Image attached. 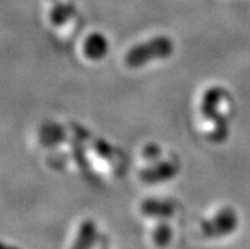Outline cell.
Returning a JSON list of instances; mask_svg holds the SVG:
<instances>
[{"label": "cell", "mask_w": 250, "mask_h": 249, "mask_svg": "<svg viewBox=\"0 0 250 249\" xmlns=\"http://www.w3.org/2000/svg\"><path fill=\"white\" fill-rule=\"evenodd\" d=\"M174 42L168 36H156L149 41L135 45L125 55V64L131 69H139L155 60H164L174 54Z\"/></svg>", "instance_id": "6da1fadb"}, {"label": "cell", "mask_w": 250, "mask_h": 249, "mask_svg": "<svg viewBox=\"0 0 250 249\" xmlns=\"http://www.w3.org/2000/svg\"><path fill=\"white\" fill-rule=\"evenodd\" d=\"M239 226V215L232 207L221 208L212 218L203 220L200 225L201 234L207 239L228 237Z\"/></svg>", "instance_id": "7a4b0ae2"}, {"label": "cell", "mask_w": 250, "mask_h": 249, "mask_svg": "<svg viewBox=\"0 0 250 249\" xmlns=\"http://www.w3.org/2000/svg\"><path fill=\"white\" fill-rule=\"evenodd\" d=\"M224 95V91L219 87H211L203 93L202 103H201V111L202 114L206 117L207 121L215 123L216 133L213 134V139L217 142L225 141L228 137L229 130L228 123L225 118L220 114L219 104Z\"/></svg>", "instance_id": "3957f363"}, {"label": "cell", "mask_w": 250, "mask_h": 249, "mask_svg": "<svg viewBox=\"0 0 250 249\" xmlns=\"http://www.w3.org/2000/svg\"><path fill=\"white\" fill-rule=\"evenodd\" d=\"M178 172L179 169L174 163L167 160H156L150 167L140 172V180L147 184H156V183L168 182V181L173 180L178 174Z\"/></svg>", "instance_id": "277c9868"}, {"label": "cell", "mask_w": 250, "mask_h": 249, "mask_svg": "<svg viewBox=\"0 0 250 249\" xmlns=\"http://www.w3.org/2000/svg\"><path fill=\"white\" fill-rule=\"evenodd\" d=\"M109 51V42L103 33L93 32L84 40L83 52L89 60L99 61L104 59Z\"/></svg>", "instance_id": "5b68a950"}, {"label": "cell", "mask_w": 250, "mask_h": 249, "mask_svg": "<svg viewBox=\"0 0 250 249\" xmlns=\"http://www.w3.org/2000/svg\"><path fill=\"white\" fill-rule=\"evenodd\" d=\"M141 214L147 218L155 219H169L175 212V206L170 201H163L156 199H146L140 205Z\"/></svg>", "instance_id": "8992f818"}, {"label": "cell", "mask_w": 250, "mask_h": 249, "mask_svg": "<svg viewBox=\"0 0 250 249\" xmlns=\"http://www.w3.org/2000/svg\"><path fill=\"white\" fill-rule=\"evenodd\" d=\"M98 238V227L92 219H85L78 230L71 249H93Z\"/></svg>", "instance_id": "52a82bcc"}, {"label": "cell", "mask_w": 250, "mask_h": 249, "mask_svg": "<svg viewBox=\"0 0 250 249\" xmlns=\"http://www.w3.org/2000/svg\"><path fill=\"white\" fill-rule=\"evenodd\" d=\"M152 243L158 248H167L173 239V229L165 221L159 223L152 231Z\"/></svg>", "instance_id": "ba28073f"}, {"label": "cell", "mask_w": 250, "mask_h": 249, "mask_svg": "<svg viewBox=\"0 0 250 249\" xmlns=\"http://www.w3.org/2000/svg\"><path fill=\"white\" fill-rule=\"evenodd\" d=\"M160 148L155 144H149V145H146L143 150V155L145 160H151V161H156L158 158L160 157Z\"/></svg>", "instance_id": "9c48e42d"}, {"label": "cell", "mask_w": 250, "mask_h": 249, "mask_svg": "<svg viewBox=\"0 0 250 249\" xmlns=\"http://www.w3.org/2000/svg\"><path fill=\"white\" fill-rule=\"evenodd\" d=\"M5 249H18V248H14V247H9V246H6Z\"/></svg>", "instance_id": "30bf717a"}]
</instances>
